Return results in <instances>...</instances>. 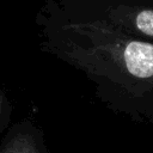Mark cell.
<instances>
[{"instance_id": "cell-2", "label": "cell", "mask_w": 153, "mask_h": 153, "mask_svg": "<svg viewBox=\"0 0 153 153\" xmlns=\"http://www.w3.org/2000/svg\"><path fill=\"white\" fill-rule=\"evenodd\" d=\"M100 18L153 43V0H99Z\"/></svg>"}, {"instance_id": "cell-1", "label": "cell", "mask_w": 153, "mask_h": 153, "mask_svg": "<svg viewBox=\"0 0 153 153\" xmlns=\"http://www.w3.org/2000/svg\"><path fill=\"white\" fill-rule=\"evenodd\" d=\"M94 74L123 100L153 110V43L99 19L93 26Z\"/></svg>"}]
</instances>
